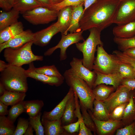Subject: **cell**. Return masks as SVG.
<instances>
[{"label":"cell","instance_id":"1","mask_svg":"<svg viewBox=\"0 0 135 135\" xmlns=\"http://www.w3.org/2000/svg\"><path fill=\"white\" fill-rule=\"evenodd\" d=\"M118 0H97L82 15L79 29L83 31L96 28L101 31L112 24Z\"/></svg>","mask_w":135,"mask_h":135},{"label":"cell","instance_id":"2","mask_svg":"<svg viewBox=\"0 0 135 135\" xmlns=\"http://www.w3.org/2000/svg\"><path fill=\"white\" fill-rule=\"evenodd\" d=\"M63 76L67 85L78 96L80 103L92 112L93 102L95 99L92 89L70 69L64 72Z\"/></svg>","mask_w":135,"mask_h":135},{"label":"cell","instance_id":"3","mask_svg":"<svg viewBox=\"0 0 135 135\" xmlns=\"http://www.w3.org/2000/svg\"><path fill=\"white\" fill-rule=\"evenodd\" d=\"M27 78L25 70L22 66L9 64L1 72L0 82L7 90L26 92L28 88Z\"/></svg>","mask_w":135,"mask_h":135},{"label":"cell","instance_id":"4","mask_svg":"<svg viewBox=\"0 0 135 135\" xmlns=\"http://www.w3.org/2000/svg\"><path fill=\"white\" fill-rule=\"evenodd\" d=\"M90 34L88 37L82 42L75 44L77 49L82 53V64L90 70H93L95 60V54L98 45H104L100 38L101 30L96 28L88 30Z\"/></svg>","mask_w":135,"mask_h":135},{"label":"cell","instance_id":"5","mask_svg":"<svg viewBox=\"0 0 135 135\" xmlns=\"http://www.w3.org/2000/svg\"><path fill=\"white\" fill-rule=\"evenodd\" d=\"M32 41L17 48H7L4 49V56L8 63L18 66L29 64L35 61H42L43 56L34 54L32 50Z\"/></svg>","mask_w":135,"mask_h":135},{"label":"cell","instance_id":"6","mask_svg":"<svg viewBox=\"0 0 135 135\" xmlns=\"http://www.w3.org/2000/svg\"><path fill=\"white\" fill-rule=\"evenodd\" d=\"M58 11L42 6L37 7L22 14L23 18L34 25L48 24L58 18Z\"/></svg>","mask_w":135,"mask_h":135},{"label":"cell","instance_id":"7","mask_svg":"<svg viewBox=\"0 0 135 135\" xmlns=\"http://www.w3.org/2000/svg\"><path fill=\"white\" fill-rule=\"evenodd\" d=\"M103 46H97L96 56L93 66V70L104 74L118 72L116 66L111 54L105 51Z\"/></svg>","mask_w":135,"mask_h":135},{"label":"cell","instance_id":"8","mask_svg":"<svg viewBox=\"0 0 135 135\" xmlns=\"http://www.w3.org/2000/svg\"><path fill=\"white\" fill-rule=\"evenodd\" d=\"M83 32L81 30L70 33L67 35L61 34V38L58 43L56 46L48 49L44 53V55L50 56L56 49L59 48L60 50V60H66L67 58L66 51L67 48L72 44H76L81 40H84L82 35Z\"/></svg>","mask_w":135,"mask_h":135},{"label":"cell","instance_id":"9","mask_svg":"<svg viewBox=\"0 0 135 135\" xmlns=\"http://www.w3.org/2000/svg\"><path fill=\"white\" fill-rule=\"evenodd\" d=\"M135 20V0L120 1L114 17L113 23L124 24Z\"/></svg>","mask_w":135,"mask_h":135},{"label":"cell","instance_id":"10","mask_svg":"<svg viewBox=\"0 0 135 135\" xmlns=\"http://www.w3.org/2000/svg\"><path fill=\"white\" fill-rule=\"evenodd\" d=\"M132 90L126 86L120 84L108 97L103 101L110 114L116 106L124 103L129 102Z\"/></svg>","mask_w":135,"mask_h":135},{"label":"cell","instance_id":"11","mask_svg":"<svg viewBox=\"0 0 135 135\" xmlns=\"http://www.w3.org/2000/svg\"><path fill=\"white\" fill-rule=\"evenodd\" d=\"M70 70L76 74L85 81L92 89L95 81L96 74L86 68L82 64V59L73 57L70 63Z\"/></svg>","mask_w":135,"mask_h":135},{"label":"cell","instance_id":"12","mask_svg":"<svg viewBox=\"0 0 135 135\" xmlns=\"http://www.w3.org/2000/svg\"><path fill=\"white\" fill-rule=\"evenodd\" d=\"M87 110L94 122L98 135H112L117 130L124 126L122 120H98L93 116L90 110Z\"/></svg>","mask_w":135,"mask_h":135},{"label":"cell","instance_id":"13","mask_svg":"<svg viewBox=\"0 0 135 135\" xmlns=\"http://www.w3.org/2000/svg\"><path fill=\"white\" fill-rule=\"evenodd\" d=\"M29 65L28 68L25 70L27 78H32L44 84L56 86H60L63 83L64 80L63 76L61 77L51 76L38 73L36 70V68L33 62Z\"/></svg>","mask_w":135,"mask_h":135},{"label":"cell","instance_id":"14","mask_svg":"<svg viewBox=\"0 0 135 135\" xmlns=\"http://www.w3.org/2000/svg\"><path fill=\"white\" fill-rule=\"evenodd\" d=\"M60 32L56 22L44 29L34 33L33 44L40 46H46L52 38Z\"/></svg>","mask_w":135,"mask_h":135},{"label":"cell","instance_id":"15","mask_svg":"<svg viewBox=\"0 0 135 135\" xmlns=\"http://www.w3.org/2000/svg\"><path fill=\"white\" fill-rule=\"evenodd\" d=\"M34 33L29 30H24L8 41L0 44V52L6 48H18L26 43L32 41Z\"/></svg>","mask_w":135,"mask_h":135},{"label":"cell","instance_id":"16","mask_svg":"<svg viewBox=\"0 0 135 135\" xmlns=\"http://www.w3.org/2000/svg\"><path fill=\"white\" fill-rule=\"evenodd\" d=\"M74 94L73 91L70 88L68 93L62 100L51 111L44 112L42 118L50 120L61 119L67 103Z\"/></svg>","mask_w":135,"mask_h":135},{"label":"cell","instance_id":"17","mask_svg":"<svg viewBox=\"0 0 135 135\" xmlns=\"http://www.w3.org/2000/svg\"><path fill=\"white\" fill-rule=\"evenodd\" d=\"M96 78L94 82L93 88L101 84L112 86L116 89L121 84L124 79L120 74L116 72L111 74H104L95 72Z\"/></svg>","mask_w":135,"mask_h":135},{"label":"cell","instance_id":"18","mask_svg":"<svg viewBox=\"0 0 135 135\" xmlns=\"http://www.w3.org/2000/svg\"><path fill=\"white\" fill-rule=\"evenodd\" d=\"M41 122L46 135H66L68 134L63 128L61 119L50 120L42 118Z\"/></svg>","mask_w":135,"mask_h":135},{"label":"cell","instance_id":"19","mask_svg":"<svg viewBox=\"0 0 135 135\" xmlns=\"http://www.w3.org/2000/svg\"><path fill=\"white\" fill-rule=\"evenodd\" d=\"M73 6L64 7L58 11L56 22L61 34H64L68 28L70 22Z\"/></svg>","mask_w":135,"mask_h":135},{"label":"cell","instance_id":"20","mask_svg":"<svg viewBox=\"0 0 135 135\" xmlns=\"http://www.w3.org/2000/svg\"><path fill=\"white\" fill-rule=\"evenodd\" d=\"M114 37L127 38L135 36V20L126 24L117 25L112 30Z\"/></svg>","mask_w":135,"mask_h":135},{"label":"cell","instance_id":"21","mask_svg":"<svg viewBox=\"0 0 135 135\" xmlns=\"http://www.w3.org/2000/svg\"><path fill=\"white\" fill-rule=\"evenodd\" d=\"M22 23L18 22L0 31V44L6 42L24 30Z\"/></svg>","mask_w":135,"mask_h":135},{"label":"cell","instance_id":"22","mask_svg":"<svg viewBox=\"0 0 135 135\" xmlns=\"http://www.w3.org/2000/svg\"><path fill=\"white\" fill-rule=\"evenodd\" d=\"M76 108L74 94L68 101L61 118L62 126L73 123L76 117L75 114Z\"/></svg>","mask_w":135,"mask_h":135},{"label":"cell","instance_id":"23","mask_svg":"<svg viewBox=\"0 0 135 135\" xmlns=\"http://www.w3.org/2000/svg\"><path fill=\"white\" fill-rule=\"evenodd\" d=\"M20 12L13 8L0 14V31L18 22Z\"/></svg>","mask_w":135,"mask_h":135},{"label":"cell","instance_id":"24","mask_svg":"<svg viewBox=\"0 0 135 135\" xmlns=\"http://www.w3.org/2000/svg\"><path fill=\"white\" fill-rule=\"evenodd\" d=\"M83 5L73 6L69 26L64 34L67 35L68 32L72 33L80 31L79 29V22L84 10Z\"/></svg>","mask_w":135,"mask_h":135},{"label":"cell","instance_id":"25","mask_svg":"<svg viewBox=\"0 0 135 135\" xmlns=\"http://www.w3.org/2000/svg\"><path fill=\"white\" fill-rule=\"evenodd\" d=\"M26 92L10 91L6 90L0 97V101L8 106H13L23 101Z\"/></svg>","mask_w":135,"mask_h":135},{"label":"cell","instance_id":"26","mask_svg":"<svg viewBox=\"0 0 135 135\" xmlns=\"http://www.w3.org/2000/svg\"><path fill=\"white\" fill-rule=\"evenodd\" d=\"M111 56L116 63L117 72L124 79L135 78V71L132 67L120 60L114 54Z\"/></svg>","mask_w":135,"mask_h":135},{"label":"cell","instance_id":"27","mask_svg":"<svg viewBox=\"0 0 135 135\" xmlns=\"http://www.w3.org/2000/svg\"><path fill=\"white\" fill-rule=\"evenodd\" d=\"M93 116L101 120H109V114L107 107L103 101L95 100L93 102V109L92 112Z\"/></svg>","mask_w":135,"mask_h":135},{"label":"cell","instance_id":"28","mask_svg":"<svg viewBox=\"0 0 135 135\" xmlns=\"http://www.w3.org/2000/svg\"><path fill=\"white\" fill-rule=\"evenodd\" d=\"M92 89L95 100L103 101L116 89L113 86H110L105 84H101Z\"/></svg>","mask_w":135,"mask_h":135},{"label":"cell","instance_id":"29","mask_svg":"<svg viewBox=\"0 0 135 135\" xmlns=\"http://www.w3.org/2000/svg\"><path fill=\"white\" fill-rule=\"evenodd\" d=\"M42 5L36 0H16L12 8L22 14L34 8Z\"/></svg>","mask_w":135,"mask_h":135},{"label":"cell","instance_id":"30","mask_svg":"<svg viewBox=\"0 0 135 135\" xmlns=\"http://www.w3.org/2000/svg\"><path fill=\"white\" fill-rule=\"evenodd\" d=\"M25 111L30 117L35 116L40 112L44 103L41 100L24 101Z\"/></svg>","mask_w":135,"mask_h":135},{"label":"cell","instance_id":"31","mask_svg":"<svg viewBox=\"0 0 135 135\" xmlns=\"http://www.w3.org/2000/svg\"><path fill=\"white\" fill-rule=\"evenodd\" d=\"M135 120V103L132 96V92L130 101L125 108L122 121L125 126L132 123Z\"/></svg>","mask_w":135,"mask_h":135},{"label":"cell","instance_id":"32","mask_svg":"<svg viewBox=\"0 0 135 135\" xmlns=\"http://www.w3.org/2000/svg\"><path fill=\"white\" fill-rule=\"evenodd\" d=\"M74 95L76 104L75 114L80 123V128L78 135H92L93 134L92 132L86 126L84 123L80 112V106L78 100V98L77 95L74 92Z\"/></svg>","mask_w":135,"mask_h":135},{"label":"cell","instance_id":"33","mask_svg":"<svg viewBox=\"0 0 135 135\" xmlns=\"http://www.w3.org/2000/svg\"><path fill=\"white\" fill-rule=\"evenodd\" d=\"M14 123L5 116H0V135H13L16 128Z\"/></svg>","mask_w":135,"mask_h":135},{"label":"cell","instance_id":"34","mask_svg":"<svg viewBox=\"0 0 135 135\" xmlns=\"http://www.w3.org/2000/svg\"><path fill=\"white\" fill-rule=\"evenodd\" d=\"M113 40L119 50L122 52L130 48H135V36L127 38L114 37Z\"/></svg>","mask_w":135,"mask_h":135},{"label":"cell","instance_id":"35","mask_svg":"<svg viewBox=\"0 0 135 135\" xmlns=\"http://www.w3.org/2000/svg\"><path fill=\"white\" fill-rule=\"evenodd\" d=\"M12 106L8 110L7 117L14 123L18 117L21 114L24 112V101Z\"/></svg>","mask_w":135,"mask_h":135},{"label":"cell","instance_id":"36","mask_svg":"<svg viewBox=\"0 0 135 135\" xmlns=\"http://www.w3.org/2000/svg\"><path fill=\"white\" fill-rule=\"evenodd\" d=\"M80 110L82 113V116L84 122L86 126L94 134H97L96 128L94 122L90 114L88 112L87 109L80 103Z\"/></svg>","mask_w":135,"mask_h":135},{"label":"cell","instance_id":"37","mask_svg":"<svg viewBox=\"0 0 135 135\" xmlns=\"http://www.w3.org/2000/svg\"><path fill=\"white\" fill-rule=\"evenodd\" d=\"M42 113L40 112L36 116L29 117V124L33 128L36 135H44V127L40 120Z\"/></svg>","mask_w":135,"mask_h":135},{"label":"cell","instance_id":"38","mask_svg":"<svg viewBox=\"0 0 135 135\" xmlns=\"http://www.w3.org/2000/svg\"><path fill=\"white\" fill-rule=\"evenodd\" d=\"M84 0H64L60 3L52 4L48 8L52 10L59 11L64 7L76 6L84 4Z\"/></svg>","mask_w":135,"mask_h":135},{"label":"cell","instance_id":"39","mask_svg":"<svg viewBox=\"0 0 135 135\" xmlns=\"http://www.w3.org/2000/svg\"><path fill=\"white\" fill-rule=\"evenodd\" d=\"M35 70L38 73L48 76L58 77H61L63 76L54 65L36 68Z\"/></svg>","mask_w":135,"mask_h":135},{"label":"cell","instance_id":"40","mask_svg":"<svg viewBox=\"0 0 135 135\" xmlns=\"http://www.w3.org/2000/svg\"><path fill=\"white\" fill-rule=\"evenodd\" d=\"M128 102L122 104L116 107L110 114L109 120H122L125 109Z\"/></svg>","mask_w":135,"mask_h":135},{"label":"cell","instance_id":"41","mask_svg":"<svg viewBox=\"0 0 135 135\" xmlns=\"http://www.w3.org/2000/svg\"><path fill=\"white\" fill-rule=\"evenodd\" d=\"M29 125V120L24 118H19L13 135L24 134Z\"/></svg>","mask_w":135,"mask_h":135},{"label":"cell","instance_id":"42","mask_svg":"<svg viewBox=\"0 0 135 135\" xmlns=\"http://www.w3.org/2000/svg\"><path fill=\"white\" fill-rule=\"evenodd\" d=\"M113 53L120 60L132 67L135 71V58L130 56L119 50H114Z\"/></svg>","mask_w":135,"mask_h":135},{"label":"cell","instance_id":"43","mask_svg":"<svg viewBox=\"0 0 135 135\" xmlns=\"http://www.w3.org/2000/svg\"><path fill=\"white\" fill-rule=\"evenodd\" d=\"M135 124V120L131 124L120 128L116 130V135H133V130Z\"/></svg>","mask_w":135,"mask_h":135},{"label":"cell","instance_id":"44","mask_svg":"<svg viewBox=\"0 0 135 135\" xmlns=\"http://www.w3.org/2000/svg\"><path fill=\"white\" fill-rule=\"evenodd\" d=\"M62 127L65 131L68 134L78 133L80 130V123L78 120L76 122L64 125Z\"/></svg>","mask_w":135,"mask_h":135},{"label":"cell","instance_id":"45","mask_svg":"<svg viewBox=\"0 0 135 135\" xmlns=\"http://www.w3.org/2000/svg\"><path fill=\"white\" fill-rule=\"evenodd\" d=\"M121 84L133 90L135 89V78L124 79L122 80Z\"/></svg>","mask_w":135,"mask_h":135},{"label":"cell","instance_id":"46","mask_svg":"<svg viewBox=\"0 0 135 135\" xmlns=\"http://www.w3.org/2000/svg\"><path fill=\"white\" fill-rule=\"evenodd\" d=\"M8 106L0 101V115L5 116L8 114Z\"/></svg>","mask_w":135,"mask_h":135},{"label":"cell","instance_id":"47","mask_svg":"<svg viewBox=\"0 0 135 135\" xmlns=\"http://www.w3.org/2000/svg\"><path fill=\"white\" fill-rule=\"evenodd\" d=\"M96 0H84V10L82 14L88 8L95 2Z\"/></svg>","mask_w":135,"mask_h":135},{"label":"cell","instance_id":"48","mask_svg":"<svg viewBox=\"0 0 135 135\" xmlns=\"http://www.w3.org/2000/svg\"><path fill=\"white\" fill-rule=\"evenodd\" d=\"M122 52L130 56L135 58V48L128 49Z\"/></svg>","mask_w":135,"mask_h":135},{"label":"cell","instance_id":"49","mask_svg":"<svg viewBox=\"0 0 135 135\" xmlns=\"http://www.w3.org/2000/svg\"><path fill=\"white\" fill-rule=\"evenodd\" d=\"M0 6L6 11H8L11 9L8 4L7 0H0Z\"/></svg>","mask_w":135,"mask_h":135},{"label":"cell","instance_id":"50","mask_svg":"<svg viewBox=\"0 0 135 135\" xmlns=\"http://www.w3.org/2000/svg\"><path fill=\"white\" fill-rule=\"evenodd\" d=\"M42 6L48 8L52 4L50 0H36Z\"/></svg>","mask_w":135,"mask_h":135},{"label":"cell","instance_id":"51","mask_svg":"<svg viewBox=\"0 0 135 135\" xmlns=\"http://www.w3.org/2000/svg\"><path fill=\"white\" fill-rule=\"evenodd\" d=\"M9 64L6 63L4 61L0 60V72H2L6 69L8 66Z\"/></svg>","mask_w":135,"mask_h":135},{"label":"cell","instance_id":"52","mask_svg":"<svg viewBox=\"0 0 135 135\" xmlns=\"http://www.w3.org/2000/svg\"><path fill=\"white\" fill-rule=\"evenodd\" d=\"M33 128L30 124L24 134V135H33V134L34 130Z\"/></svg>","mask_w":135,"mask_h":135},{"label":"cell","instance_id":"53","mask_svg":"<svg viewBox=\"0 0 135 135\" xmlns=\"http://www.w3.org/2000/svg\"><path fill=\"white\" fill-rule=\"evenodd\" d=\"M6 90L4 86L0 82V96L2 95Z\"/></svg>","mask_w":135,"mask_h":135},{"label":"cell","instance_id":"54","mask_svg":"<svg viewBox=\"0 0 135 135\" xmlns=\"http://www.w3.org/2000/svg\"><path fill=\"white\" fill-rule=\"evenodd\" d=\"M15 0H7L8 4L11 9L12 8V6Z\"/></svg>","mask_w":135,"mask_h":135},{"label":"cell","instance_id":"55","mask_svg":"<svg viewBox=\"0 0 135 135\" xmlns=\"http://www.w3.org/2000/svg\"><path fill=\"white\" fill-rule=\"evenodd\" d=\"M63 0H50L52 4L60 3Z\"/></svg>","mask_w":135,"mask_h":135},{"label":"cell","instance_id":"56","mask_svg":"<svg viewBox=\"0 0 135 135\" xmlns=\"http://www.w3.org/2000/svg\"><path fill=\"white\" fill-rule=\"evenodd\" d=\"M132 94L133 100L135 103V89L132 90Z\"/></svg>","mask_w":135,"mask_h":135},{"label":"cell","instance_id":"57","mask_svg":"<svg viewBox=\"0 0 135 135\" xmlns=\"http://www.w3.org/2000/svg\"><path fill=\"white\" fill-rule=\"evenodd\" d=\"M133 133V135H135V124L134 129Z\"/></svg>","mask_w":135,"mask_h":135},{"label":"cell","instance_id":"58","mask_svg":"<svg viewBox=\"0 0 135 135\" xmlns=\"http://www.w3.org/2000/svg\"><path fill=\"white\" fill-rule=\"evenodd\" d=\"M119 0L120 1H121V0Z\"/></svg>","mask_w":135,"mask_h":135},{"label":"cell","instance_id":"59","mask_svg":"<svg viewBox=\"0 0 135 135\" xmlns=\"http://www.w3.org/2000/svg\"><path fill=\"white\" fill-rule=\"evenodd\" d=\"M8 3V2H7Z\"/></svg>","mask_w":135,"mask_h":135}]
</instances>
